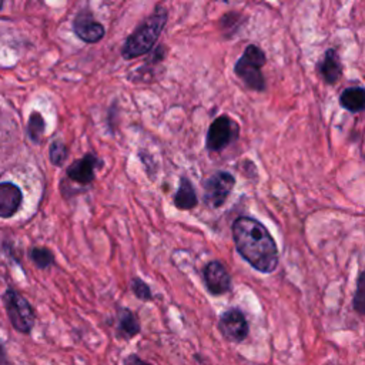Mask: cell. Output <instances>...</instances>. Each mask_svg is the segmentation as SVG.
<instances>
[{"mask_svg": "<svg viewBox=\"0 0 365 365\" xmlns=\"http://www.w3.org/2000/svg\"><path fill=\"white\" fill-rule=\"evenodd\" d=\"M239 254L254 270L270 274L278 265V248L267 227L256 219L239 217L232 227Z\"/></svg>", "mask_w": 365, "mask_h": 365, "instance_id": "cell-1", "label": "cell"}, {"mask_svg": "<svg viewBox=\"0 0 365 365\" xmlns=\"http://www.w3.org/2000/svg\"><path fill=\"white\" fill-rule=\"evenodd\" d=\"M167 23V10L157 6L142 25L129 36L124 43L122 54L126 60L136 59L143 54H147L153 46L156 45L159 37Z\"/></svg>", "mask_w": 365, "mask_h": 365, "instance_id": "cell-2", "label": "cell"}, {"mask_svg": "<svg viewBox=\"0 0 365 365\" xmlns=\"http://www.w3.org/2000/svg\"><path fill=\"white\" fill-rule=\"evenodd\" d=\"M267 63L265 53L256 45H250L234 66V73L244 82V85L256 91L265 90L263 66Z\"/></svg>", "mask_w": 365, "mask_h": 365, "instance_id": "cell-3", "label": "cell"}, {"mask_svg": "<svg viewBox=\"0 0 365 365\" xmlns=\"http://www.w3.org/2000/svg\"><path fill=\"white\" fill-rule=\"evenodd\" d=\"M2 298L13 329L17 333L29 335L36 322V313L32 304L13 288H8Z\"/></svg>", "mask_w": 365, "mask_h": 365, "instance_id": "cell-4", "label": "cell"}, {"mask_svg": "<svg viewBox=\"0 0 365 365\" xmlns=\"http://www.w3.org/2000/svg\"><path fill=\"white\" fill-rule=\"evenodd\" d=\"M236 179L228 171H217L204 181V203L210 208H220L232 195Z\"/></svg>", "mask_w": 365, "mask_h": 365, "instance_id": "cell-5", "label": "cell"}, {"mask_svg": "<svg viewBox=\"0 0 365 365\" xmlns=\"http://www.w3.org/2000/svg\"><path fill=\"white\" fill-rule=\"evenodd\" d=\"M239 137V126L228 116H220L210 124L206 146L211 153H219Z\"/></svg>", "mask_w": 365, "mask_h": 365, "instance_id": "cell-6", "label": "cell"}, {"mask_svg": "<svg viewBox=\"0 0 365 365\" xmlns=\"http://www.w3.org/2000/svg\"><path fill=\"white\" fill-rule=\"evenodd\" d=\"M219 330L225 340L232 342L244 341L250 333L247 318L239 309H230L221 314L219 320Z\"/></svg>", "mask_w": 365, "mask_h": 365, "instance_id": "cell-7", "label": "cell"}, {"mask_svg": "<svg viewBox=\"0 0 365 365\" xmlns=\"http://www.w3.org/2000/svg\"><path fill=\"white\" fill-rule=\"evenodd\" d=\"M204 284L211 296H223L232 290V277L220 261H210L203 270Z\"/></svg>", "mask_w": 365, "mask_h": 365, "instance_id": "cell-8", "label": "cell"}, {"mask_svg": "<svg viewBox=\"0 0 365 365\" xmlns=\"http://www.w3.org/2000/svg\"><path fill=\"white\" fill-rule=\"evenodd\" d=\"M73 30L80 41L90 45L100 42L106 33L104 26L98 21H94L93 14L89 10H83L74 17Z\"/></svg>", "mask_w": 365, "mask_h": 365, "instance_id": "cell-9", "label": "cell"}, {"mask_svg": "<svg viewBox=\"0 0 365 365\" xmlns=\"http://www.w3.org/2000/svg\"><path fill=\"white\" fill-rule=\"evenodd\" d=\"M100 164H102V162L99 160V157L91 155V153H89V155H86L82 159L71 163V166L66 171L67 177L71 181L78 183L80 186H89L90 183L94 181L96 170L100 167Z\"/></svg>", "mask_w": 365, "mask_h": 365, "instance_id": "cell-10", "label": "cell"}, {"mask_svg": "<svg viewBox=\"0 0 365 365\" xmlns=\"http://www.w3.org/2000/svg\"><path fill=\"white\" fill-rule=\"evenodd\" d=\"M23 203V193L19 186L10 181L0 183V219H12Z\"/></svg>", "mask_w": 365, "mask_h": 365, "instance_id": "cell-11", "label": "cell"}, {"mask_svg": "<svg viewBox=\"0 0 365 365\" xmlns=\"http://www.w3.org/2000/svg\"><path fill=\"white\" fill-rule=\"evenodd\" d=\"M142 331L140 321L127 307H118V338L131 340Z\"/></svg>", "mask_w": 365, "mask_h": 365, "instance_id": "cell-12", "label": "cell"}, {"mask_svg": "<svg viewBox=\"0 0 365 365\" xmlns=\"http://www.w3.org/2000/svg\"><path fill=\"white\" fill-rule=\"evenodd\" d=\"M318 71L322 76L325 83L335 85L340 80L341 74H342V67H341V60L335 50L330 49L325 52L324 59L318 63Z\"/></svg>", "mask_w": 365, "mask_h": 365, "instance_id": "cell-13", "label": "cell"}, {"mask_svg": "<svg viewBox=\"0 0 365 365\" xmlns=\"http://www.w3.org/2000/svg\"><path fill=\"white\" fill-rule=\"evenodd\" d=\"M197 204L199 199L193 183L190 181L188 177L183 176L179 181V188L175 195V206L179 210L186 211V210H193L195 207H197Z\"/></svg>", "mask_w": 365, "mask_h": 365, "instance_id": "cell-14", "label": "cell"}, {"mask_svg": "<svg viewBox=\"0 0 365 365\" xmlns=\"http://www.w3.org/2000/svg\"><path fill=\"white\" fill-rule=\"evenodd\" d=\"M340 104L351 113H360L365 110V89L349 87L340 96Z\"/></svg>", "mask_w": 365, "mask_h": 365, "instance_id": "cell-15", "label": "cell"}, {"mask_svg": "<svg viewBox=\"0 0 365 365\" xmlns=\"http://www.w3.org/2000/svg\"><path fill=\"white\" fill-rule=\"evenodd\" d=\"M46 130V123L42 114L39 111H33L29 118V123H27V134H29V139L34 143V144H39L41 139L43 136V133Z\"/></svg>", "mask_w": 365, "mask_h": 365, "instance_id": "cell-16", "label": "cell"}, {"mask_svg": "<svg viewBox=\"0 0 365 365\" xmlns=\"http://www.w3.org/2000/svg\"><path fill=\"white\" fill-rule=\"evenodd\" d=\"M29 257L41 270H46V268L54 264V254L52 253V250L46 247H33L29 252Z\"/></svg>", "mask_w": 365, "mask_h": 365, "instance_id": "cell-17", "label": "cell"}, {"mask_svg": "<svg viewBox=\"0 0 365 365\" xmlns=\"http://www.w3.org/2000/svg\"><path fill=\"white\" fill-rule=\"evenodd\" d=\"M353 309L360 316H365V268L357 280L355 294L353 297Z\"/></svg>", "mask_w": 365, "mask_h": 365, "instance_id": "cell-18", "label": "cell"}, {"mask_svg": "<svg viewBox=\"0 0 365 365\" xmlns=\"http://www.w3.org/2000/svg\"><path fill=\"white\" fill-rule=\"evenodd\" d=\"M130 287H131L133 294L136 296L139 300H142V301H151L153 300V293H151L150 285L144 280H142L140 277L131 278Z\"/></svg>", "mask_w": 365, "mask_h": 365, "instance_id": "cell-19", "label": "cell"}, {"mask_svg": "<svg viewBox=\"0 0 365 365\" xmlns=\"http://www.w3.org/2000/svg\"><path fill=\"white\" fill-rule=\"evenodd\" d=\"M67 159V147L63 142H53L50 146V162L56 167H62Z\"/></svg>", "mask_w": 365, "mask_h": 365, "instance_id": "cell-20", "label": "cell"}, {"mask_svg": "<svg viewBox=\"0 0 365 365\" xmlns=\"http://www.w3.org/2000/svg\"><path fill=\"white\" fill-rule=\"evenodd\" d=\"M123 365H153V364H150V362L142 360V358H140L139 355H136V354H130V355H127V357L124 358Z\"/></svg>", "mask_w": 365, "mask_h": 365, "instance_id": "cell-21", "label": "cell"}, {"mask_svg": "<svg viewBox=\"0 0 365 365\" xmlns=\"http://www.w3.org/2000/svg\"><path fill=\"white\" fill-rule=\"evenodd\" d=\"M0 365H16L14 362L10 361L8 351L5 349V344L2 341H0Z\"/></svg>", "mask_w": 365, "mask_h": 365, "instance_id": "cell-22", "label": "cell"}, {"mask_svg": "<svg viewBox=\"0 0 365 365\" xmlns=\"http://www.w3.org/2000/svg\"><path fill=\"white\" fill-rule=\"evenodd\" d=\"M3 3H5V0H0V10L3 9Z\"/></svg>", "mask_w": 365, "mask_h": 365, "instance_id": "cell-23", "label": "cell"}, {"mask_svg": "<svg viewBox=\"0 0 365 365\" xmlns=\"http://www.w3.org/2000/svg\"><path fill=\"white\" fill-rule=\"evenodd\" d=\"M364 157H365V155H364Z\"/></svg>", "mask_w": 365, "mask_h": 365, "instance_id": "cell-24", "label": "cell"}]
</instances>
